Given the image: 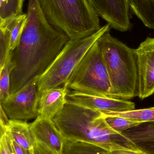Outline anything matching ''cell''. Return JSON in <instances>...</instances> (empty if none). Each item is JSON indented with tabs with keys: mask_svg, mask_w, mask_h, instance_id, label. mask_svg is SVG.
Listing matches in <instances>:
<instances>
[{
	"mask_svg": "<svg viewBox=\"0 0 154 154\" xmlns=\"http://www.w3.org/2000/svg\"><path fill=\"white\" fill-rule=\"evenodd\" d=\"M26 15L20 41L11 52V94L40 76L69 40L47 21L38 0H29Z\"/></svg>",
	"mask_w": 154,
	"mask_h": 154,
	"instance_id": "cell-1",
	"label": "cell"
},
{
	"mask_svg": "<svg viewBox=\"0 0 154 154\" xmlns=\"http://www.w3.org/2000/svg\"><path fill=\"white\" fill-rule=\"evenodd\" d=\"M52 121L65 139L94 144L109 152L128 147L123 134L109 127L100 111L67 101Z\"/></svg>",
	"mask_w": 154,
	"mask_h": 154,
	"instance_id": "cell-2",
	"label": "cell"
},
{
	"mask_svg": "<svg viewBox=\"0 0 154 154\" xmlns=\"http://www.w3.org/2000/svg\"><path fill=\"white\" fill-rule=\"evenodd\" d=\"M110 30L97 40L111 83V97L131 99L138 96L137 57L131 48L112 37Z\"/></svg>",
	"mask_w": 154,
	"mask_h": 154,
	"instance_id": "cell-3",
	"label": "cell"
},
{
	"mask_svg": "<svg viewBox=\"0 0 154 154\" xmlns=\"http://www.w3.org/2000/svg\"><path fill=\"white\" fill-rule=\"evenodd\" d=\"M47 21L69 40L80 39L101 28L99 16L88 0H38Z\"/></svg>",
	"mask_w": 154,
	"mask_h": 154,
	"instance_id": "cell-4",
	"label": "cell"
},
{
	"mask_svg": "<svg viewBox=\"0 0 154 154\" xmlns=\"http://www.w3.org/2000/svg\"><path fill=\"white\" fill-rule=\"evenodd\" d=\"M110 29L107 23L90 36L80 39L69 40L45 72L36 79L40 94L45 90L66 84L88 51Z\"/></svg>",
	"mask_w": 154,
	"mask_h": 154,
	"instance_id": "cell-5",
	"label": "cell"
},
{
	"mask_svg": "<svg viewBox=\"0 0 154 154\" xmlns=\"http://www.w3.org/2000/svg\"><path fill=\"white\" fill-rule=\"evenodd\" d=\"M66 84L69 90L111 97V83L97 40L80 61Z\"/></svg>",
	"mask_w": 154,
	"mask_h": 154,
	"instance_id": "cell-6",
	"label": "cell"
},
{
	"mask_svg": "<svg viewBox=\"0 0 154 154\" xmlns=\"http://www.w3.org/2000/svg\"><path fill=\"white\" fill-rule=\"evenodd\" d=\"M36 79L2 101V106L10 120L26 121L38 116L40 97Z\"/></svg>",
	"mask_w": 154,
	"mask_h": 154,
	"instance_id": "cell-7",
	"label": "cell"
},
{
	"mask_svg": "<svg viewBox=\"0 0 154 154\" xmlns=\"http://www.w3.org/2000/svg\"><path fill=\"white\" fill-rule=\"evenodd\" d=\"M99 17L110 28L125 32L132 27V15L127 0H88Z\"/></svg>",
	"mask_w": 154,
	"mask_h": 154,
	"instance_id": "cell-8",
	"label": "cell"
},
{
	"mask_svg": "<svg viewBox=\"0 0 154 154\" xmlns=\"http://www.w3.org/2000/svg\"><path fill=\"white\" fill-rule=\"evenodd\" d=\"M139 94L141 99L154 93V38L147 37L137 49Z\"/></svg>",
	"mask_w": 154,
	"mask_h": 154,
	"instance_id": "cell-9",
	"label": "cell"
},
{
	"mask_svg": "<svg viewBox=\"0 0 154 154\" xmlns=\"http://www.w3.org/2000/svg\"><path fill=\"white\" fill-rule=\"evenodd\" d=\"M66 100L71 103L100 112H122L135 109L134 103L128 100L86 94L69 90L67 93Z\"/></svg>",
	"mask_w": 154,
	"mask_h": 154,
	"instance_id": "cell-10",
	"label": "cell"
},
{
	"mask_svg": "<svg viewBox=\"0 0 154 154\" xmlns=\"http://www.w3.org/2000/svg\"><path fill=\"white\" fill-rule=\"evenodd\" d=\"M30 126L36 142L45 145L56 153L61 154L65 138L52 120L37 117Z\"/></svg>",
	"mask_w": 154,
	"mask_h": 154,
	"instance_id": "cell-11",
	"label": "cell"
},
{
	"mask_svg": "<svg viewBox=\"0 0 154 154\" xmlns=\"http://www.w3.org/2000/svg\"><path fill=\"white\" fill-rule=\"evenodd\" d=\"M68 90L65 84L43 91L40 95L37 117L52 120L64 107Z\"/></svg>",
	"mask_w": 154,
	"mask_h": 154,
	"instance_id": "cell-12",
	"label": "cell"
},
{
	"mask_svg": "<svg viewBox=\"0 0 154 154\" xmlns=\"http://www.w3.org/2000/svg\"><path fill=\"white\" fill-rule=\"evenodd\" d=\"M122 134L133 148L143 154H154V122L141 123Z\"/></svg>",
	"mask_w": 154,
	"mask_h": 154,
	"instance_id": "cell-13",
	"label": "cell"
},
{
	"mask_svg": "<svg viewBox=\"0 0 154 154\" xmlns=\"http://www.w3.org/2000/svg\"><path fill=\"white\" fill-rule=\"evenodd\" d=\"M5 129L16 143L26 150L34 152L36 142L29 124L21 120H10Z\"/></svg>",
	"mask_w": 154,
	"mask_h": 154,
	"instance_id": "cell-14",
	"label": "cell"
},
{
	"mask_svg": "<svg viewBox=\"0 0 154 154\" xmlns=\"http://www.w3.org/2000/svg\"><path fill=\"white\" fill-rule=\"evenodd\" d=\"M131 11L145 26L154 30V0H127Z\"/></svg>",
	"mask_w": 154,
	"mask_h": 154,
	"instance_id": "cell-15",
	"label": "cell"
},
{
	"mask_svg": "<svg viewBox=\"0 0 154 154\" xmlns=\"http://www.w3.org/2000/svg\"><path fill=\"white\" fill-rule=\"evenodd\" d=\"M27 15L23 14L6 20L5 29L8 39V52H12L20 43L26 24Z\"/></svg>",
	"mask_w": 154,
	"mask_h": 154,
	"instance_id": "cell-16",
	"label": "cell"
},
{
	"mask_svg": "<svg viewBox=\"0 0 154 154\" xmlns=\"http://www.w3.org/2000/svg\"><path fill=\"white\" fill-rule=\"evenodd\" d=\"M61 154H110L106 149L94 144L65 139Z\"/></svg>",
	"mask_w": 154,
	"mask_h": 154,
	"instance_id": "cell-17",
	"label": "cell"
},
{
	"mask_svg": "<svg viewBox=\"0 0 154 154\" xmlns=\"http://www.w3.org/2000/svg\"><path fill=\"white\" fill-rule=\"evenodd\" d=\"M101 112L104 115L121 117L139 123L154 122V107L135 109L122 112L103 111Z\"/></svg>",
	"mask_w": 154,
	"mask_h": 154,
	"instance_id": "cell-18",
	"label": "cell"
},
{
	"mask_svg": "<svg viewBox=\"0 0 154 154\" xmlns=\"http://www.w3.org/2000/svg\"><path fill=\"white\" fill-rule=\"evenodd\" d=\"M11 57V52L6 55L0 72V98L2 101L11 94V75L13 68Z\"/></svg>",
	"mask_w": 154,
	"mask_h": 154,
	"instance_id": "cell-19",
	"label": "cell"
},
{
	"mask_svg": "<svg viewBox=\"0 0 154 154\" xmlns=\"http://www.w3.org/2000/svg\"><path fill=\"white\" fill-rule=\"evenodd\" d=\"M24 0H0V16L8 20L23 14Z\"/></svg>",
	"mask_w": 154,
	"mask_h": 154,
	"instance_id": "cell-20",
	"label": "cell"
},
{
	"mask_svg": "<svg viewBox=\"0 0 154 154\" xmlns=\"http://www.w3.org/2000/svg\"><path fill=\"white\" fill-rule=\"evenodd\" d=\"M103 116L109 127L113 131L119 134H122V132L141 124L121 117L104 115Z\"/></svg>",
	"mask_w": 154,
	"mask_h": 154,
	"instance_id": "cell-21",
	"label": "cell"
},
{
	"mask_svg": "<svg viewBox=\"0 0 154 154\" xmlns=\"http://www.w3.org/2000/svg\"><path fill=\"white\" fill-rule=\"evenodd\" d=\"M9 53L7 32L5 29H0V72L4 64L7 53Z\"/></svg>",
	"mask_w": 154,
	"mask_h": 154,
	"instance_id": "cell-22",
	"label": "cell"
},
{
	"mask_svg": "<svg viewBox=\"0 0 154 154\" xmlns=\"http://www.w3.org/2000/svg\"><path fill=\"white\" fill-rule=\"evenodd\" d=\"M0 154H12L6 129L3 128L0 133Z\"/></svg>",
	"mask_w": 154,
	"mask_h": 154,
	"instance_id": "cell-23",
	"label": "cell"
},
{
	"mask_svg": "<svg viewBox=\"0 0 154 154\" xmlns=\"http://www.w3.org/2000/svg\"><path fill=\"white\" fill-rule=\"evenodd\" d=\"M8 134V138H9V143L11 148L12 151L14 154H34V152H31L29 150H26L25 148L19 145L16 143L11 138V137Z\"/></svg>",
	"mask_w": 154,
	"mask_h": 154,
	"instance_id": "cell-24",
	"label": "cell"
},
{
	"mask_svg": "<svg viewBox=\"0 0 154 154\" xmlns=\"http://www.w3.org/2000/svg\"><path fill=\"white\" fill-rule=\"evenodd\" d=\"M109 152L110 154H143L137 149L127 146H124L122 148Z\"/></svg>",
	"mask_w": 154,
	"mask_h": 154,
	"instance_id": "cell-25",
	"label": "cell"
},
{
	"mask_svg": "<svg viewBox=\"0 0 154 154\" xmlns=\"http://www.w3.org/2000/svg\"><path fill=\"white\" fill-rule=\"evenodd\" d=\"M34 154H58L51 151L45 145L36 142Z\"/></svg>",
	"mask_w": 154,
	"mask_h": 154,
	"instance_id": "cell-26",
	"label": "cell"
},
{
	"mask_svg": "<svg viewBox=\"0 0 154 154\" xmlns=\"http://www.w3.org/2000/svg\"><path fill=\"white\" fill-rule=\"evenodd\" d=\"M9 120L10 119L7 117L2 106V101L0 99V125L5 128L9 124Z\"/></svg>",
	"mask_w": 154,
	"mask_h": 154,
	"instance_id": "cell-27",
	"label": "cell"
},
{
	"mask_svg": "<svg viewBox=\"0 0 154 154\" xmlns=\"http://www.w3.org/2000/svg\"><path fill=\"white\" fill-rule=\"evenodd\" d=\"M6 20L2 19L0 16V29H5Z\"/></svg>",
	"mask_w": 154,
	"mask_h": 154,
	"instance_id": "cell-28",
	"label": "cell"
},
{
	"mask_svg": "<svg viewBox=\"0 0 154 154\" xmlns=\"http://www.w3.org/2000/svg\"><path fill=\"white\" fill-rule=\"evenodd\" d=\"M4 128V127H3L2 126H1V125H0V133H1V130H2V128Z\"/></svg>",
	"mask_w": 154,
	"mask_h": 154,
	"instance_id": "cell-29",
	"label": "cell"
},
{
	"mask_svg": "<svg viewBox=\"0 0 154 154\" xmlns=\"http://www.w3.org/2000/svg\"></svg>",
	"mask_w": 154,
	"mask_h": 154,
	"instance_id": "cell-30",
	"label": "cell"
}]
</instances>
